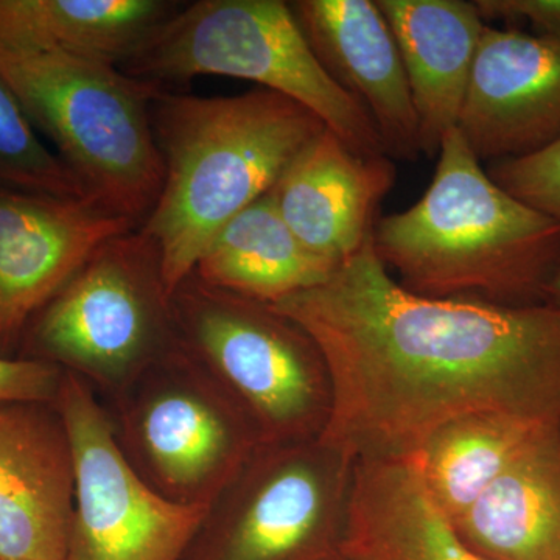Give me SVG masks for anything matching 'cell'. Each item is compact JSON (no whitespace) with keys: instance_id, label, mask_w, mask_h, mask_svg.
Instances as JSON below:
<instances>
[{"instance_id":"cell-1","label":"cell","mask_w":560,"mask_h":560,"mask_svg":"<svg viewBox=\"0 0 560 560\" xmlns=\"http://www.w3.org/2000/svg\"><path fill=\"white\" fill-rule=\"evenodd\" d=\"M307 331L331 382L323 440L355 460H407L460 416L560 420V308L405 290L372 237L329 278L272 305Z\"/></svg>"},{"instance_id":"cell-2","label":"cell","mask_w":560,"mask_h":560,"mask_svg":"<svg viewBox=\"0 0 560 560\" xmlns=\"http://www.w3.org/2000/svg\"><path fill=\"white\" fill-rule=\"evenodd\" d=\"M150 116L164 179L140 230L160 249L172 300L213 237L270 194L326 125L300 103L264 88L228 97L161 90Z\"/></svg>"},{"instance_id":"cell-3","label":"cell","mask_w":560,"mask_h":560,"mask_svg":"<svg viewBox=\"0 0 560 560\" xmlns=\"http://www.w3.org/2000/svg\"><path fill=\"white\" fill-rule=\"evenodd\" d=\"M372 246L419 296L545 304L560 265V223L501 189L453 128L429 189L378 220Z\"/></svg>"},{"instance_id":"cell-4","label":"cell","mask_w":560,"mask_h":560,"mask_svg":"<svg viewBox=\"0 0 560 560\" xmlns=\"http://www.w3.org/2000/svg\"><path fill=\"white\" fill-rule=\"evenodd\" d=\"M0 79L84 191L142 226L164 179L150 116L162 88L109 62L5 44Z\"/></svg>"},{"instance_id":"cell-5","label":"cell","mask_w":560,"mask_h":560,"mask_svg":"<svg viewBox=\"0 0 560 560\" xmlns=\"http://www.w3.org/2000/svg\"><path fill=\"white\" fill-rule=\"evenodd\" d=\"M119 68L162 90L202 75L254 81L312 110L357 153L386 154L366 110L320 65L290 2L183 3Z\"/></svg>"},{"instance_id":"cell-6","label":"cell","mask_w":560,"mask_h":560,"mask_svg":"<svg viewBox=\"0 0 560 560\" xmlns=\"http://www.w3.org/2000/svg\"><path fill=\"white\" fill-rule=\"evenodd\" d=\"M178 345L249 423L260 445L316 440L331 412L326 360L270 304L189 276L172 296Z\"/></svg>"},{"instance_id":"cell-7","label":"cell","mask_w":560,"mask_h":560,"mask_svg":"<svg viewBox=\"0 0 560 560\" xmlns=\"http://www.w3.org/2000/svg\"><path fill=\"white\" fill-rule=\"evenodd\" d=\"M176 342L160 249L136 228L102 243L33 316L20 357L117 396Z\"/></svg>"},{"instance_id":"cell-8","label":"cell","mask_w":560,"mask_h":560,"mask_svg":"<svg viewBox=\"0 0 560 560\" xmlns=\"http://www.w3.org/2000/svg\"><path fill=\"white\" fill-rule=\"evenodd\" d=\"M357 460L323 438L260 445L184 560H341Z\"/></svg>"},{"instance_id":"cell-9","label":"cell","mask_w":560,"mask_h":560,"mask_svg":"<svg viewBox=\"0 0 560 560\" xmlns=\"http://www.w3.org/2000/svg\"><path fill=\"white\" fill-rule=\"evenodd\" d=\"M117 399L121 452L175 503L209 508L260 447L246 419L178 342Z\"/></svg>"},{"instance_id":"cell-10","label":"cell","mask_w":560,"mask_h":560,"mask_svg":"<svg viewBox=\"0 0 560 560\" xmlns=\"http://www.w3.org/2000/svg\"><path fill=\"white\" fill-rule=\"evenodd\" d=\"M55 405L75 460L68 560H184L209 508L175 503L140 477L79 375L62 371Z\"/></svg>"},{"instance_id":"cell-11","label":"cell","mask_w":560,"mask_h":560,"mask_svg":"<svg viewBox=\"0 0 560 560\" xmlns=\"http://www.w3.org/2000/svg\"><path fill=\"white\" fill-rule=\"evenodd\" d=\"M136 228L92 197L0 187V357L102 243Z\"/></svg>"},{"instance_id":"cell-12","label":"cell","mask_w":560,"mask_h":560,"mask_svg":"<svg viewBox=\"0 0 560 560\" xmlns=\"http://www.w3.org/2000/svg\"><path fill=\"white\" fill-rule=\"evenodd\" d=\"M456 128L482 165L559 140L560 40L486 25Z\"/></svg>"},{"instance_id":"cell-13","label":"cell","mask_w":560,"mask_h":560,"mask_svg":"<svg viewBox=\"0 0 560 560\" xmlns=\"http://www.w3.org/2000/svg\"><path fill=\"white\" fill-rule=\"evenodd\" d=\"M75 460L55 401H0V560H68Z\"/></svg>"},{"instance_id":"cell-14","label":"cell","mask_w":560,"mask_h":560,"mask_svg":"<svg viewBox=\"0 0 560 560\" xmlns=\"http://www.w3.org/2000/svg\"><path fill=\"white\" fill-rule=\"evenodd\" d=\"M290 7L323 68L371 117L386 156H422L399 47L377 2L294 0Z\"/></svg>"},{"instance_id":"cell-15","label":"cell","mask_w":560,"mask_h":560,"mask_svg":"<svg viewBox=\"0 0 560 560\" xmlns=\"http://www.w3.org/2000/svg\"><path fill=\"white\" fill-rule=\"evenodd\" d=\"M386 154L364 156L324 128L280 176L272 200L308 253L338 268L372 237L378 206L396 183Z\"/></svg>"},{"instance_id":"cell-16","label":"cell","mask_w":560,"mask_h":560,"mask_svg":"<svg viewBox=\"0 0 560 560\" xmlns=\"http://www.w3.org/2000/svg\"><path fill=\"white\" fill-rule=\"evenodd\" d=\"M399 47L419 121L420 151L436 160L458 125L486 22L464 0H375Z\"/></svg>"},{"instance_id":"cell-17","label":"cell","mask_w":560,"mask_h":560,"mask_svg":"<svg viewBox=\"0 0 560 560\" xmlns=\"http://www.w3.org/2000/svg\"><path fill=\"white\" fill-rule=\"evenodd\" d=\"M452 526L486 560H560V420L548 423Z\"/></svg>"},{"instance_id":"cell-18","label":"cell","mask_w":560,"mask_h":560,"mask_svg":"<svg viewBox=\"0 0 560 560\" xmlns=\"http://www.w3.org/2000/svg\"><path fill=\"white\" fill-rule=\"evenodd\" d=\"M341 559L486 560L460 540L408 460H357Z\"/></svg>"},{"instance_id":"cell-19","label":"cell","mask_w":560,"mask_h":560,"mask_svg":"<svg viewBox=\"0 0 560 560\" xmlns=\"http://www.w3.org/2000/svg\"><path fill=\"white\" fill-rule=\"evenodd\" d=\"M183 2L0 0V44L120 66Z\"/></svg>"},{"instance_id":"cell-20","label":"cell","mask_w":560,"mask_h":560,"mask_svg":"<svg viewBox=\"0 0 560 560\" xmlns=\"http://www.w3.org/2000/svg\"><path fill=\"white\" fill-rule=\"evenodd\" d=\"M335 270L294 237L270 191L213 237L191 276L213 289L275 305L319 285Z\"/></svg>"},{"instance_id":"cell-21","label":"cell","mask_w":560,"mask_h":560,"mask_svg":"<svg viewBox=\"0 0 560 560\" xmlns=\"http://www.w3.org/2000/svg\"><path fill=\"white\" fill-rule=\"evenodd\" d=\"M548 423L506 412H471L444 423L407 460L453 523Z\"/></svg>"},{"instance_id":"cell-22","label":"cell","mask_w":560,"mask_h":560,"mask_svg":"<svg viewBox=\"0 0 560 560\" xmlns=\"http://www.w3.org/2000/svg\"><path fill=\"white\" fill-rule=\"evenodd\" d=\"M0 187L57 197H90L44 143L13 92L0 79Z\"/></svg>"},{"instance_id":"cell-23","label":"cell","mask_w":560,"mask_h":560,"mask_svg":"<svg viewBox=\"0 0 560 560\" xmlns=\"http://www.w3.org/2000/svg\"><path fill=\"white\" fill-rule=\"evenodd\" d=\"M486 172L512 197L560 223V139L529 156L486 165Z\"/></svg>"},{"instance_id":"cell-24","label":"cell","mask_w":560,"mask_h":560,"mask_svg":"<svg viewBox=\"0 0 560 560\" xmlns=\"http://www.w3.org/2000/svg\"><path fill=\"white\" fill-rule=\"evenodd\" d=\"M62 370L47 361L0 357V401H55Z\"/></svg>"},{"instance_id":"cell-25","label":"cell","mask_w":560,"mask_h":560,"mask_svg":"<svg viewBox=\"0 0 560 560\" xmlns=\"http://www.w3.org/2000/svg\"><path fill=\"white\" fill-rule=\"evenodd\" d=\"M481 20L500 21L508 28L528 25L533 35L560 40V0H475Z\"/></svg>"},{"instance_id":"cell-26","label":"cell","mask_w":560,"mask_h":560,"mask_svg":"<svg viewBox=\"0 0 560 560\" xmlns=\"http://www.w3.org/2000/svg\"><path fill=\"white\" fill-rule=\"evenodd\" d=\"M545 304H551L560 308V265L550 283H548L547 291H545Z\"/></svg>"},{"instance_id":"cell-27","label":"cell","mask_w":560,"mask_h":560,"mask_svg":"<svg viewBox=\"0 0 560 560\" xmlns=\"http://www.w3.org/2000/svg\"><path fill=\"white\" fill-rule=\"evenodd\" d=\"M341 560H350V559H341Z\"/></svg>"}]
</instances>
